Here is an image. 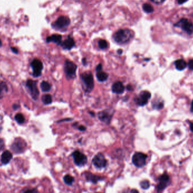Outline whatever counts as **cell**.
Listing matches in <instances>:
<instances>
[{"mask_svg": "<svg viewBox=\"0 0 193 193\" xmlns=\"http://www.w3.org/2000/svg\"><path fill=\"white\" fill-rule=\"evenodd\" d=\"M15 119L16 120V121L19 123V124H23L24 121H25V118L23 116V115L21 114V113H19V114H17L15 116Z\"/></svg>", "mask_w": 193, "mask_h": 193, "instance_id": "cell-27", "label": "cell"}, {"mask_svg": "<svg viewBox=\"0 0 193 193\" xmlns=\"http://www.w3.org/2000/svg\"><path fill=\"white\" fill-rule=\"evenodd\" d=\"M26 148V143L22 139L17 138L12 144L11 149L15 152V153H22L24 151V150Z\"/></svg>", "mask_w": 193, "mask_h": 193, "instance_id": "cell-11", "label": "cell"}, {"mask_svg": "<svg viewBox=\"0 0 193 193\" xmlns=\"http://www.w3.org/2000/svg\"><path fill=\"white\" fill-rule=\"evenodd\" d=\"M114 111L111 110H104L98 114V117L101 121L109 124L111 120Z\"/></svg>", "mask_w": 193, "mask_h": 193, "instance_id": "cell-10", "label": "cell"}, {"mask_svg": "<svg viewBox=\"0 0 193 193\" xmlns=\"http://www.w3.org/2000/svg\"><path fill=\"white\" fill-rule=\"evenodd\" d=\"M133 37V32L128 29L118 31L114 35L115 41L119 44H125L129 43Z\"/></svg>", "mask_w": 193, "mask_h": 193, "instance_id": "cell-1", "label": "cell"}, {"mask_svg": "<svg viewBox=\"0 0 193 193\" xmlns=\"http://www.w3.org/2000/svg\"><path fill=\"white\" fill-rule=\"evenodd\" d=\"M143 9L147 13H151L154 11V8L149 4H145L143 5Z\"/></svg>", "mask_w": 193, "mask_h": 193, "instance_id": "cell-26", "label": "cell"}, {"mask_svg": "<svg viewBox=\"0 0 193 193\" xmlns=\"http://www.w3.org/2000/svg\"><path fill=\"white\" fill-rule=\"evenodd\" d=\"M131 193H139V192L136 189H132L131 192Z\"/></svg>", "mask_w": 193, "mask_h": 193, "instance_id": "cell-41", "label": "cell"}, {"mask_svg": "<svg viewBox=\"0 0 193 193\" xmlns=\"http://www.w3.org/2000/svg\"><path fill=\"white\" fill-rule=\"evenodd\" d=\"M148 156L142 153H136L132 158L133 163L138 168L143 167L146 162Z\"/></svg>", "mask_w": 193, "mask_h": 193, "instance_id": "cell-6", "label": "cell"}, {"mask_svg": "<svg viewBox=\"0 0 193 193\" xmlns=\"http://www.w3.org/2000/svg\"><path fill=\"white\" fill-rule=\"evenodd\" d=\"M151 96V93L148 91H142L138 96L136 97L134 102L139 106H144L148 104Z\"/></svg>", "mask_w": 193, "mask_h": 193, "instance_id": "cell-4", "label": "cell"}, {"mask_svg": "<svg viewBox=\"0 0 193 193\" xmlns=\"http://www.w3.org/2000/svg\"><path fill=\"white\" fill-rule=\"evenodd\" d=\"M175 66L177 70L182 71L184 70L187 66V63L184 60L180 59V60H177L175 63Z\"/></svg>", "mask_w": 193, "mask_h": 193, "instance_id": "cell-19", "label": "cell"}, {"mask_svg": "<svg viewBox=\"0 0 193 193\" xmlns=\"http://www.w3.org/2000/svg\"><path fill=\"white\" fill-rule=\"evenodd\" d=\"M42 101L45 104H49L52 102V97L50 94H45L41 98Z\"/></svg>", "mask_w": 193, "mask_h": 193, "instance_id": "cell-23", "label": "cell"}, {"mask_svg": "<svg viewBox=\"0 0 193 193\" xmlns=\"http://www.w3.org/2000/svg\"><path fill=\"white\" fill-rule=\"evenodd\" d=\"M46 41L48 43L53 42L57 44L60 45L62 43V36L60 35H53L50 37H47Z\"/></svg>", "mask_w": 193, "mask_h": 193, "instance_id": "cell-18", "label": "cell"}, {"mask_svg": "<svg viewBox=\"0 0 193 193\" xmlns=\"http://www.w3.org/2000/svg\"><path fill=\"white\" fill-rule=\"evenodd\" d=\"M4 146V142L2 139L0 138V150L3 149Z\"/></svg>", "mask_w": 193, "mask_h": 193, "instance_id": "cell-35", "label": "cell"}, {"mask_svg": "<svg viewBox=\"0 0 193 193\" xmlns=\"http://www.w3.org/2000/svg\"><path fill=\"white\" fill-rule=\"evenodd\" d=\"M31 66L33 70V76L34 77H37L41 76L43 69V65L41 60L37 59L33 60L31 64Z\"/></svg>", "mask_w": 193, "mask_h": 193, "instance_id": "cell-9", "label": "cell"}, {"mask_svg": "<svg viewBox=\"0 0 193 193\" xmlns=\"http://www.w3.org/2000/svg\"><path fill=\"white\" fill-rule=\"evenodd\" d=\"M81 79L85 92L90 93L94 87V81L92 74L88 72L83 73L81 75Z\"/></svg>", "mask_w": 193, "mask_h": 193, "instance_id": "cell-2", "label": "cell"}, {"mask_svg": "<svg viewBox=\"0 0 193 193\" xmlns=\"http://www.w3.org/2000/svg\"><path fill=\"white\" fill-rule=\"evenodd\" d=\"M93 164L98 168H103L107 165V160L104 155L101 153H98L92 160Z\"/></svg>", "mask_w": 193, "mask_h": 193, "instance_id": "cell-12", "label": "cell"}, {"mask_svg": "<svg viewBox=\"0 0 193 193\" xmlns=\"http://www.w3.org/2000/svg\"><path fill=\"white\" fill-rule=\"evenodd\" d=\"M77 128L80 131H85L86 130V128L83 126H80L77 127Z\"/></svg>", "mask_w": 193, "mask_h": 193, "instance_id": "cell-36", "label": "cell"}, {"mask_svg": "<svg viewBox=\"0 0 193 193\" xmlns=\"http://www.w3.org/2000/svg\"><path fill=\"white\" fill-rule=\"evenodd\" d=\"M122 53H123V50H121V49H120V50H119L118 51V53L119 54H121Z\"/></svg>", "mask_w": 193, "mask_h": 193, "instance_id": "cell-43", "label": "cell"}, {"mask_svg": "<svg viewBox=\"0 0 193 193\" xmlns=\"http://www.w3.org/2000/svg\"><path fill=\"white\" fill-rule=\"evenodd\" d=\"M189 67L190 70H193V60H190L189 62Z\"/></svg>", "mask_w": 193, "mask_h": 193, "instance_id": "cell-33", "label": "cell"}, {"mask_svg": "<svg viewBox=\"0 0 193 193\" xmlns=\"http://www.w3.org/2000/svg\"><path fill=\"white\" fill-rule=\"evenodd\" d=\"M8 91V87L5 82H0V99L4 96V93Z\"/></svg>", "mask_w": 193, "mask_h": 193, "instance_id": "cell-24", "label": "cell"}, {"mask_svg": "<svg viewBox=\"0 0 193 193\" xmlns=\"http://www.w3.org/2000/svg\"><path fill=\"white\" fill-rule=\"evenodd\" d=\"M26 85L30 90L31 96L35 100H37L39 96V90L37 88L36 82L28 80L26 82Z\"/></svg>", "mask_w": 193, "mask_h": 193, "instance_id": "cell-8", "label": "cell"}, {"mask_svg": "<svg viewBox=\"0 0 193 193\" xmlns=\"http://www.w3.org/2000/svg\"><path fill=\"white\" fill-rule=\"evenodd\" d=\"M191 111L193 112V101L192 103V105H191Z\"/></svg>", "mask_w": 193, "mask_h": 193, "instance_id": "cell-45", "label": "cell"}, {"mask_svg": "<svg viewBox=\"0 0 193 193\" xmlns=\"http://www.w3.org/2000/svg\"><path fill=\"white\" fill-rule=\"evenodd\" d=\"M65 73L68 79H74L76 77L77 66L71 60H66L64 66Z\"/></svg>", "mask_w": 193, "mask_h": 193, "instance_id": "cell-3", "label": "cell"}, {"mask_svg": "<svg viewBox=\"0 0 193 193\" xmlns=\"http://www.w3.org/2000/svg\"></svg>", "mask_w": 193, "mask_h": 193, "instance_id": "cell-48", "label": "cell"}, {"mask_svg": "<svg viewBox=\"0 0 193 193\" xmlns=\"http://www.w3.org/2000/svg\"><path fill=\"white\" fill-rule=\"evenodd\" d=\"M151 1L156 4H160L163 3L165 0H151Z\"/></svg>", "mask_w": 193, "mask_h": 193, "instance_id": "cell-34", "label": "cell"}, {"mask_svg": "<svg viewBox=\"0 0 193 193\" xmlns=\"http://www.w3.org/2000/svg\"><path fill=\"white\" fill-rule=\"evenodd\" d=\"M89 114L92 115V116H94V113L93 112H89Z\"/></svg>", "mask_w": 193, "mask_h": 193, "instance_id": "cell-44", "label": "cell"}, {"mask_svg": "<svg viewBox=\"0 0 193 193\" xmlns=\"http://www.w3.org/2000/svg\"><path fill=\"white\" fill-rule=\"evenodd\" d=\"M102 70V64H99L96 67V71L97 72L101 71Z\"/></svg>", "mask_w": 193, "mask_h": 193, "instance_id": "cell-32", "label": "cell"}, {"mask_svg": "<svg viewBox=\"0 0 193 193\" xmlns=\"http://www.w3.org/2000/svg\"><path fill=\"white\" fill-rule=\"evenodd\" d=\"M21 193H38V192L36 189H26L25 190H23Z\"/></svg>", "mask_w": 193, "mask_h": 193, "instance_id": "cell-31", "label": "cell"}, {"mask_svg": "<svg viewBox=\"0 0 193 193\" xmlns=\"http://www.w3.org/2000/svg\"><path fill=\"white\" fill-rule=\"evenodd\" d=\"M11 50L13 51V52L14 53H15V54H17V53H18V49H17L16 48H14V47H11Z\"/></svg>", "mask_w": 193, "mask_h": 193, "instance_id": "cell-37", "label": "cell"}, {"mask_svg": "<svg viewBox=\"0 0 193 193\" xmlns=\"http://www.w3.org/2000/svg\"><path fill=\"white\" fill-rule=\"evenodd\" d=\"M125 89L123 84L121 82H114L112 85V91L113 93L120 94H122Z\"/></svg>", "mask_w": 193, "mask_h": 193, "instance_id": "cell-15", "label": "cell"}, {"mask_svg": "<svg viewBox=\"0 0 193 193\" xmlns=\"http://www.w3.org/2000/svg\"><path fill=\"white\" fill-rule=\"evenodd\" d=\"M127 89L129 91L132 90V89H132V87L131 85H127Z\"/></svg>", "mask_w": 193, "mask_h": 193, "instance_id": "cell-39", "label": "cell"}, {"mask_svg": "<svg viewBox=\"0 0 193 193\" xmlns=\"http://www.w3.org/2000/svg\"><path fill=\"white\" fill-rule=\"evenodd\" d=\"M187 1V0H177V2H178V4L181 5V4H182L186 2Z\"/></svg>", "mask_w": 193, "mask_h": 193, "instance_id": "cell-38", "label": "cell"}, {"mask_svg": "<svg viewBox=\"0 0 193 193\" xmlns=\"http://www.w3.org/2000/svg\"><path fill=\"white\" fill-rule=\"evenodd\" d=\"M141 187L143 189H148L150 186V183L148 180H144L140 183Z\"/></svg>", "mask_w": 193, "mask_h": 193, "instance_id": "cell-30", "label": "cell"}, {"mask_svg": "<svg viewBox=\"0 0 193 193\" xmlns=\"http://www.w3.org/2000/svg\"><path fill=\"white\" fill-rule=\"evenodd\" d=\"M18 105H16V104H14V105L13 106V107H14V109H16L18 108Z\"/></svg>", "mask_w": 193, "mask_h": 193, "instance_id": "cell-46", "label": "cell"}, {"mask_svg": "<svg viewBox=\"0 0 193 193\" xmlns=\"http://www.w3.org/2000/svg\"><path fill=\"white\" fill-rule=\"evenodd\" d=\"M98 46L101 49H105L108 47V43L104 40H101L98 42Z\"/></svg>", "mask_w": 193, "mask_h": 193, "instance_id": "cell-28", "label": "cell"}, {"mask_svg": "<svg viewBox=\"0 0 193 193\" xmlns=\"http://www.w3.org/2000/svg\"><path fill=\"white\" fill-rule=\"evenodd\" d=\"M153 106L154 109L159 110V109H161L162 108H163V104L161 102H159V101L157 102V101H156L153 104Z\"/></svg>", "mask_w": 193, "mask_h": 193, "instance_id": "cell-29", "label": "cell"}, {"mask_svg": "<svg viewBox=\"0 0 193 193\" xmlns=\"http://www.w3.org/2000/svg\"><path fill=\"white\" fill-rule=\"evenodd\" d=\"M175 26L176 27L181 28L189 35H191L193 33V23L185 18L181 19L176 24H175Z\"/></svg>", "mask_w": 193, "mask_h": 193, "instance_id": "cell-5", "label": "cell"}, {"mask_svg": "<svg viewBox=\"0 0 193 193\" xmlns=\"http://www.w3.org/2000/svg\"><path fill=\"white\" fill-rule=\"evenodd\" d=\"M190 128L191 131L193 132V123H191L190 124Z\"/></svg>", "mask_w": 193, "mask_h": 193, "instance_id": "cell-42", "label": "cell"}, {"mask_svg": "<svg viewBox=\"0 0 193 193\" xmlns=\"http://www.w3.org/2000/svg\"><path fill=\"white\" fill-rule=\"evenodd\" d=\"M40 87L43 92H48L51 89V85L48 82L43 81L40 84Z\"/></svg>", "mask_w": 193, "mask_h": 193, "instance_id": "cell-22", "label": "cell"}, {"mask_svg": "<svg viewBox=\"0 0 193 193\" xmlns=\"http://www.w3.org/2000/svg\"><path fill=\"white\" fill-rule=\"evenodd\" d=\"M70 21L69 19L68 18H67L66 16H60V17L57 21L55 23V25L57 28H62L64 27H66L68 26L70 24Z\"/></svg>", "mask_w": 193, "mask_h": 193, "instance_id": "cell-14", "label": "cell"}, {"mask_svg": "<svg viewBox=\"0 0 193 193\" xmlns=\"http://www.w3.org/2000/svg\"><path fill=\"white\" fill-rule=\"evenodd\" d=\"M63 180H64L65 182L67 185H72V183H73L74 181V178H73V177H72L71 176H70V175H66V176L64 177Z\"/></svg>", "mask_w": 193, "mask_h": 193, "instance_id": "cell-25", "label": "cell"}, {"mask_svg": "<svg viewBox=\"0 0 193 193\" xmlns=\"http://www.w3.org/2000/svg\"><path fill=\"white\" fill-rule=\"evenodd\" d=\"M86 178L87 181L92 182L94 184H96L99 180L101 179V177L96 176L93 174H92L91 173H87L86 175Z\"/></svg>", "mask_w": 193, "mask_h": 193, "instance_id": "cell-21", "label": "cell"}, {"mask_svg": "<svg viewBox=\"0 0 193 193\" xmlns=\"http://www.w3.org/2000/svg\"><path fill=\"white\" fill-rule=\"evenodd\" d=\"M97 79L100 82H104L106 81L109 77V75L107 73L103 72L102 71L97 72L96 74Z\"/></svg>", "mask_w": 193, "mask_h": 193, "instance_id": "cell-20", "label": "cell"}, {"mask_svg": "<svg viewBox=\"0 0 193 193\" xmlns=\"http://www.w3.org/2000/svg\"><path fill=\"white\" fill-rule=\"evenodd\" d=\"M75 45L74 40L71 37H68L63 43H61L60 45L62 47L66 50L71 49Z\"/></svg>", "mask_w": 193, "mask_h": 193, "instance_id": "cell-16", "label": "cell"}, {"mask_svg": "<svg viewBox=\"0 0 193 193\" xmlns=\"http://www.w3.org/2000/svg\"><path fill=\"white\" fill-rule=\"evenodd\" d=\"M2 46V42H1V40H0V46Z\"/></svg>", "mask_w": 193, "mask_h": 193, "instance_id": "cell-47", "label": "cell"}, {"mask_svg": "<svg viewBox=\"0 0 193 193\" xmlns=\"http://www.w3.org/2000/svg\"><path fill=\"white\" fill-rule=\"evenodd\" d=\"M82 64L84 65H85L87 64V60H86V59L85 58H83L82 59Z\"/></svg>", "mask_w": 193, "mask_h": 193, "instance_id": "cell-40", "label": "cell"}, {"mask_svg": "<svg viewBox=\"0 0 193 193\" xmlns=\"http://www.w3.org/2000/svg\"><path fill=\"white\" fill-rule=\"evenodd\" d=\"M169 180L170 177L166 173H164L159 178V184L157 186V191L158 193L162 192L167 187Z\"/></svg>", "mask_w": 193, "mask_h": 193, "instance_id": "cell-13", "label": "cell"}, {"mask_svg": "<svg viewBox=\"0 0 193 193\" xmlns=\"http://www.w3.org/2000/svg\"><path fill=\"white\" fill-rule=\"evenodd\" d=\"M12 158H13V155H12V154L11 153V152L8 150H6L2 153V154L1 155V161L2 164H7L10 162Z\"/></svg>", "mask_w": 193, "mask_h": 193, "instance_id": "cell-17", "label": "cell"}, {"mask_svg": "<svg viewBox=\"0 0 193 193\" xmlns=\"http://www.w3.org/2000/svg\"><path fill=\"white\" fill-rule=\"evenodd\" d=\"M75 163L77 165L82 167L87 163V158L80 151L76 150L72 153Z\"/></svg>", "mask_w": 193, "mask_h": 193, "instance_id": "cell-7", "label": "cell"}]
</instances>
